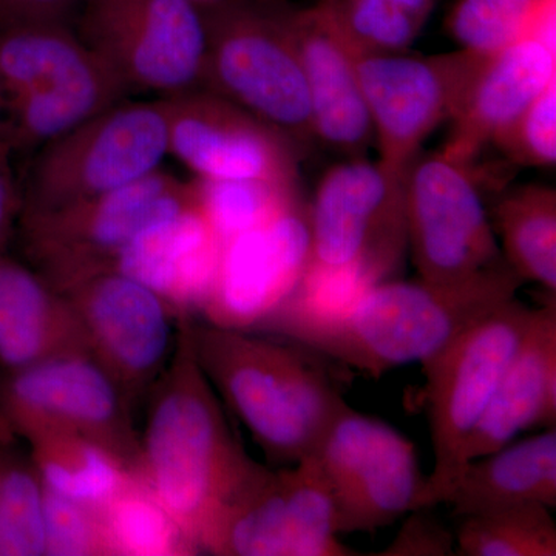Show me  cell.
Instances as JSON below:
<instances>
[{
	"mask_svg": "<svg viewBox=\"0 0 556 556\" xmlns=\"http://www.w3.org/2000/svg\"><path fill=\"white\" fill-rule=\"evenodd\" d=\"M169 155L201 179H262L300 188L303 155L265 121L206 89L160 98Z\"/></svg>",
	"mask_w": 556,
	"mask_h": 556,
	"instance_id": "17",
	"label": "cell"
},
{
	"mask_svg": "<svg viewBox=\"0 0 556 556\" xmlns=\"http://www.w3.org/2000/svg\"><path fill=\"white\" fill-rule=\"evenodd\" d=\"M10 439L0 433V556H46L42 479Z\"/></svg>",
	"mask_w": 556,
	"mask_h": 556,
	"instance_id": "30",
	"label": "cell"
},
{
	"mask_svg": "<svg viewBox=\"0 0 556 556\" xmlns=\"http://www.w3.org/2000/svg\"><path fill=\"white\" fill-rule=\"evenodd\" d=\"M556 80V50L527 39L489 54L468 87L442 153L457 163L478 156Z\"/></svg>",
	"mask_w": 556,
	"mask_h": 556,
	"instance_id": "21",
	"label": "cell"
},
{
	"mask_svg": "<svg viewBox=\"0 0 556 556\" xmlns=\"http://www.w3.org/2000/svg\"><path fill=\"white\" fill-rule=\"evenodd\" d=\"M86 0H0V30L33 25L75 24Z\"/></svg>",
	"mask_w": 556,
	"mask_h": 556,
	"instance_id": "36",
	"label": "cell"
},
{
	"mask_svg": "<svg viewBox=\"0 0 556 556\" xmlns=\"http://www.w3.org/2000/svg\"><path fill=\"white\" fill-rule=\"evenodd\" d=\"M492 215L510 269L556 294V190L540 182L503 189Z\"/></svg>",
	"mask_w": 556,
	"mask_h": 556,
	"instance_id": "25",
	"label": "cell"
},
{
	"mask_svg": "<svg viewBox=\"0 0 556 556\" xmlns=\"http://www.w3.org/2000/svg\"><path fill=\"white\" fill-rule=\"evenodd\" d=\"M190 2L195 3V5H199L200 9H204V7L212 5V3L218 2V0H190Z\"/></svg>",
	"mask_w": 556,
	"mask_h": 556,
	"instance_id": "39",
	"label": "cell"
},
{
	"mask_svg": "<svg viewBox=\"0 0 556 556\" xmlns=\"http://www.w3.org/2000/svg\"><path fill=\"white\" fill-rule=\"evenodd\" d=\"M62 294L78 316L89 356L137 409L169 365L181 316L119 273L98 274Z\"/></svg>",
	"mask_w": 556,
	"mask_h": 556,
	"instance_id": "16",
	"label": "cell"
},
{
	"mask_svg": "<svg viewBox=\"0 0 556 556\" xmlns=\"http://www.w3.org/2000/svg\"><path fill=\"white\" fill-rule=\"evenodd\" d=\"M533 317L535 309L521 300H507L424 362L434 466L426 479L422 507L444 504L466 466L463 452L467 439L484 415Z\"/></svg>",
	"mask_w": 556,
	"mask_h": 556,
	"instance_id": "7",
	"label": "cell"
},
{
	"mask_svg": "<svg viewBox=\"0 0 556 556\" xmlns=\"http://www.w3.org/2000/svg\"><path fill=\"white\" fill-rule=\"evenodd\" d=\"M533 427H556V299L535 309L484 415L464 447V464L510 444Z\"/></svg>",
	"mask_w": 556,
	"mask_h": 556,
	"instance_id": "22",
	"label": "cell"
},
{
	"mask_svg": "<svg viewBox=\"0 0 556 556\" xmlns=\"http://www.w3.org/2000/svg\"><path fill=\"white\" fill-rule=\"evenodd\" d=\"M311 262L308 203L222 244L217 276L200 311L215 327L257 331L298 289Z\"/></svg>",
	"mask_w": 556,
	"mask_h": 556,
	"instance_id": "18",
	"label": "cell"
},
{
	"mask_svg": "<svg viewBox=\"0 0 556 556\" xmlns=\"http://www.w3.org/2000/svg\"><path fill=\"white\" fill-rule=\"evenodd\" d=\"M108 556H192L199 548L134 475L98 504Z\"/></svg>",
	"mask_w": 556,
	"mask_h": 556,
	"instance_id": "27",
	"label": "cell"
},
{
	"mask_svg": "<svg viewBox=\"0 0 556 556\" xmlns=\"http://www.w3.org/2000/svg\"><path fill=\"white\" fill-rule=\"evenodd\" d=\"M383 2L396 3V5L404 7V9H408L415 11L417 14L430 17L437 0H383Z\"/></svg>",
	"mask_w": 556,
	"mask_h": 556,
	"instance_id": "38",
	"label": "cell"
},
{
	"mask_svg": "<svg viewBox=\"0 0 556 556\" xmlns=\"http://www.w3.org/2000/svg\"><path fill=\"white\" fill-rule=\"evenodd\" d=\"M193 201L192 181L161 167L104 195L49 211H21L14 237L24 262L64 292L79 281L110 273L142 229Z\"/></svg>",
	"mask_w": 556,
	"mask_h": 556,
	"instance_id": "6",
	"label": "cell"
},
{
	"mask_svg": "<svg viewBox=\"0 0 556 556\" xmlns=\"http://www.w3.org/2000/svg\"><path fill=\"white\" fill-rule=\"evenodd\" d=\"M169 156L163 101L123 100L31 156L21 211L78 203L134 185Z\"/></svg>",
	"mask_w": 556,
	"mask_h": 556,
	"instance_id": "8",
	"label": "cell"
},
{
	"mask_svg": "<svg viewBox=\"0 0 556 556\" xmlns=\"http://www.w3.org/2000/svg\"><path fill=\"white\" fill-rule=\"evenodd\" d=\"M292 31L308 87L316 142L345 159H364L375 146V129L356 53L321 0L292 11Z\"/></svg>",
	"mask_w": 556,
	"mask_h": 556,
	"instance_id": "19",
	"label": "cell"
},
{
	"mask_svg": "<svg viewBox=\"0 0 556 556\" xmlns=\"http://www.w3.org/2000/svg\"><path fill=\"white\" fill-rule=\"evenodd\" d=\"M356 54L404 53L428 17L383 0H321Z\"/></svg>",
	"mask_w": 556,
	"mask_h": 556,
	"instance_id": "32",
	"label": "cell"
},
{
	"mask_svg": "<svg viewBox=\"0 0 556 556\" xmlns=\"http://www.w3.org/2000/svg\"><path fill=\"white\" fill-rule=\"evenodd\" d=\"M73 354L89 351L68 299L24 260L0 252L2 376Z\"/></svg>",
	"mask_w": 556,
	"mask_h": 556,
	"instance_id": "23",
	"label": "cell"
},
{
	"mask_svg": "<svg viewBox=\"0 0 556 556\" xmlns=\"http://www.w3.org/2000/svg\"><path fill=\"white\" fill-rule=\"evenodd\" d=\"M484 54H356L379 163L407 174L426 139L456 115Z\"/></svg>",
	"mask_w": 556,
	"mask_h": 556,
	"instance_id": "15",
	"label": "cell"
},
{
	"mask_svg": "<svg viewBox=\"0 0 556 556\" xmlns=\"http://www.w3.org/2000/svg\"><path fill=\"white\" fill-rule=\"evenodd\" d=\"M313 456L339 535L378 532L422 507L427 478L415 444L383 420L348 407Z\"/></svg>",
	"mask_w": 556,
	"mask_h": 556,
	"instance_id": "13",
	"label": "cell"
},
{
	"mask_svg": "<svg viewBox=\"0 0 556 556\" xmlns=\"http://www.w3.org/2000/svg\"><path fill=\"white\" fill-rule=\"evenodd\" d=\"M197 203L222 244L303 200L298 186L262 179H190Z\"/></svg>",
	"mask_w": 556,
	"mask_h": 556,
	"instance_id": "31",
	"label": "cell"
},
{
	"mask_svg": "<svg viewBox=\"0 0 556 556\" xmlns=\"http://www.w3.org/2000/svg\"><path fill=\"white\" fill-rule=\"evenodd\" d=\"M408 249L420 280L464 285L510 268L490 223L473 163L419 155L405 177Z\"/></svg>",
	"mask_w": 556,
	"mask_h": 556,
	"instance_id": "11",
	"label": "cell"
},
{
	"mask_svg": "<svg viewBox=\"0 0 556 556\" xmlns=\"http://www.w3.org/2000/svg\"><path fill=\"white\" fill-rule=\"evenodd\" d=\"M456 518L496 508L556 507V428L468 460L444 501Z\"/></svg>",
	"mask_w": 556,
	"mask_h": 556,
	"instance_id": "24",
	"label": "cell"
},
{
	"mask_svg": "<svg viewBox=\"0 0 556 556\" xmlns=\"http://www.w3.org/2000/svg\"><path fill=\"white\" fill-rule=\"evenodd\" d=\"M201 369L270 467L313 456L350 405L339 379L308 348L190 317Z\"/></svg>",
	"mask_w": 556,
	"mask_h": 556,
	"instance_id": "2",
	"label": "cell"
},
{
	"mask_svg": "<svg viewBox=\"0 0 556 556\" xmlns=\"http://www.w3.org/2000/svg\"><path fill=\"white\" fill-rule=\"evenodd\" d=\"M522 285L510 268L464 285L390 278L336 316L281 321L258 332L379 379L393 368L422 365L478 318L517 298Z\"/></svg>",
	"mask_w": 556,
	"mask_h": 556,
	"instance_id": "3",
	"label": "cell"
},
{
	"mask_svg": "<svg viewBox=\"0 0 556 556\" xmlns=\"http://www.w3.org/2000/svg\"><path fill=\"white\" fill-rule=\"evenodd\" d=\"M73 31L127 94L201 89L206 28L190 0H86Z\"/></svg>",
	"mask_w": 556,
	"mask_h": 556,
	"instance_id": "9",
	"label": "cell"
},
{
	"mask_svg": "<svg viewBox=\"0 0 556 556\" xmlns=\"http://www.w3.org/2000/svg\"><path fill=\"white\" fill-rule=\"evenodd\" d=\"M127 98L72 27L0 30V146L11 159L35 155Z\"/></svg>",
	"mask_w": 556,
	"mask_h": 556,
	"instance_id": "5",
	"label": "cell"
},
{
	"mask_svg": "<svg viewBox=\"0 0 556 556\" xmlns=\"http://www.w3.org/2000/svg\"><path fill=\"white\" fill-rule=\"evenodd\" d=\"M445 28L459 49L484 56L527 39L556 50V0H455Z\"/></svg>",
	"mask_w": 556,
	"mask_h": 556,
	"instance_id": "28",
	"label": "cell"
},
{
	"mask_svg": "<svg viewBox=\"0 0 556 556\" xmlns=\"http://www.w3.org/2000/svg\"><path fill=\"white\" fill-rule=\"evenodd\" d=\"M190 317L179 318L177 348L146 397L135 475L203 555L208 530L260 463L248 455L197 361Z\"/></svg>",
	"mask_w": 556,
	"mask_h": 556,
	"instance_id": "1",
	"label": "cell"
},
{
	"mask_svg": "<svg viewBox=\"0 0 556 556\" xmlns=\"http://www.w3.org/2000/svg\"><path fill=\"white\" fill-rule=\"evenodd\" d=\"M219 254L222 240L195 199L188 207L142 229L124 248L110 273L152 289L179 316L195 317L214 285Z\"/></svg>",
	"mask_w": 556,
	"mask_h": 556,
	"instance_id": "20",
	"label": "cell"
},
{
	"mask_svg": "<svg viewBox=\"0 0 556 556\" xmlns=\"http://www.w3.org/2000/svg\"><path fill=\"white\" fill-rule=\"evenodd\" d=\"M334 507L314 456L294 466L260 464L208 530L203 554L357 556L340 541Z\"/></svg>",
	"mask_w": 556,
	"mask_h": 556,
	"instance_id": "12",
	"label": "cell"
},
{
	"mask_svg": "<svg viewBox=\"0 0 556 556\" xmlns=\"http://www.w3.org/2000/svg\"><path fill=\"white\" fill-rule=\"evenodd\" d=\"M420 507L405 515L397 535L379 556H455L456 536L431 511Z\"/></svg>",
	"mask_w": 556,
	"mask_h": 556,
	"instance_id": "35",
	"label": "cell"
},
{
	"mask_svg": "<svg viewBox=\"0 0 556 556\" xmlns=\"http://www.w3.org/2000/svg\"><path fill=\"white\" fill-rule=\"evenodd\" d=\"M21 439L43 486L70 500L104 503L135 475L108 450L68 431L36 428Z\"/></svg>",
	"mask_w": 556,
	"mask_h": 556,
	"instance_id": "26",
	"label": "cell"
},
{
	"mask_svg": "<svg viewBox=\"0 0 556 556\" xmlns=\"http://www.w3.org/2000/svg\"><path fill=\"white\" fill-rule=\"evenodd\" d=\"M201 89L247 110L299 149L316 144L305 73L287 0H218L204 7Z\"/></svg>",
	"mask_w": 556,
	"mask_h": 556,
	"instance_id": "4",
	"label": "cell"
},
{
	"mask_svg": "<svg viewBox=\"0 0 556 556\" xmlns=\"http://www.w3.org/2000/svg\"><path fill=\"white\" fill-rule=\"evenodd\" d=\"M405 177L367 156L331 167L308 203L309 268L351 270L371 285L393 278L408 251Z\"/></svg>",
	"mask_w": 556,
	"mask_h": 556,
	"instance_id": "10",
	"label": "cell"
},
{
	"mask_svg": "<svg viewBox=\"0 0 556 556\" xmlns=\"http://www.w3.org/2000/svg\"><path fill=\"white\" fill-rule=\"evenodd\" d=\"M11 156L0 146V252L7 251L16 233L22 207V192L14 182Z\"/></svg>",
	"mask_w": 556,
	"mask_h": 556,
	"instance_id": "37",
	"label": "cell"
},
{
	"mask_svg": "<svg viewBox=\"0 0 556 556\" xmlns=\"http://www.w3.org/2000/svg\"><path fill=\"white\" fill-rule=\"evenodd\" d=\"M514 166L551 169L556 164V80L510 126L493 138Z\"/></svg>",
	"mask_w": 556,
	"mask_h": 556,
	"instance_id": "34",
	"label": "cell"
},
{
	"mask_svg": "<svg viewBox=\"0 0 556 556\" xmlns=\"http://www.w3.org/2000/svg\"><path fill=\"white\" fill-rule=\"evenodd\" d=\"M552 508L521 504L460 519L455 556H555Z\"/></svg>",
	"mask_w": 556,
	"mask_h": 556,
	"instance_id": "29",
	"label": "cell"
},
{
	"mask_svg": "<svg viewBox=\"0 0 556 556\" xmlns=\"http://www.w3.org/2000/svg\"><path fill=\"white\" fill-rule=\"evenodd\" d=\"M46 556H108L98 504L70 500L43 486Z\"/></svg>",
	"mask_w": 556,
	"mask_h": 556,
	"instance_id": "33",
	"label": "cell"
},
{
	"mask_svg": "<svg viewBox=\"0 0 556 556\" xmlns=\"http://www.w3.org/2000/svg\"><path fill=\"white\" fill-rule=\"evenodd\" d=\"M134 416L116 383L87 354L50 358L0 378V433L68 431L108 450L135 473L139 430Z\"/></svg>",
	"mask_w": 556,
	"mask_h": 556,
	"instance_id": "14",
	"label": "cell"
}]
</instances>
